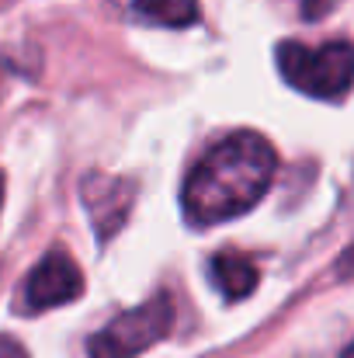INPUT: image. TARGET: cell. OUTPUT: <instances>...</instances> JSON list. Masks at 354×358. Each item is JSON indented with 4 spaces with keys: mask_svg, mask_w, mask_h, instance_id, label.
Instances as JSON below:
<instances>
[{
    "mask_svg": "<svg viewBox=\"0 0 354 358\" xmlns=\"http://www.w3.org/2000/svg\"><path fill=\"white\" fill-rule=\"evenodd\" d=\"M274 171V146L260 132H230L191 167L181 188L184 220L191 227H216L250 213L271 188Z\"/></svg>",
    "mask_w": 354,
    "mask_h": 358,
    "instance_id": "1",
    "label": "cell"
},
{
    "mask_svg": "<svg viewBox=\"0 0 354 358\" xmlns=\"http://www.w3.org/2000/svg\"><path fill=\"white\" fill-rule=\"evenodd\" d=\"M278 70L281 77L320 101H341L354 87V45L351 42H281L278 45Z\"/></svg>",
    "mask_w": 354,
    "mask_h": 358,
    "instance_id": "2",
    "label": "cell"
},
{
    "mask_svg": "<svg viewBox=\"0 0 354 358\" xmlns=\"http://www.w3.org/2000/svg\"><path fill=\"white\" fill-rule=\"evenodd\" d=\"M174 327V299L167 292H156L153 299H146L135 310H125L115 317L108 327H101L91 345V358H132L146 348H153L156 341H163Z\"/></svg>",
    "mask_w": 354,
    "mask_h": 358,
    "instance_id": "3",
    "label": "cell"
},
{
    "mask_svg": "<svg viewBox=\"0 0 354 358\" xmlns=\"http://www.w3.org/2000/svg\"><path fill=\"white\" fill-rule=\"evenodd\" d=\"M80 292H84V275L66 250H49L31 268V275L24 278V289H21L24 306L31 313H42L49 306H66Z\"/></svg>",
    "mask_w": 354,
    "mask_h": 358,
    "instance_id": "4",
    "label": "cell"
},
{
    "mask_svg": "<svg viewBox=\"0 0 354 358\" xmlns=\"http://www.w3.org/2000/svg\"><path fill=\"white\" fill-rule=\"evenodd\" d=\"M132 181H118V178H87L84 181V202L91 209V223L98 230V240H108L118 234V227L125 223L128 209H132Z\"/></svg>",
    "mask_w": 354,
    "mask_h": 358,
    "instance_id": "5",
    "label": "cell"
},
{
    "mask_svg": "<svg viewBox=\"0 0 354 358\" xmlns=\"http://www.w3.org/2000/svg\"><path fill=\"white\" fill-rule=\"evenodd\" d=\"M115 7L125 17L156 28H188L198 21V0H115Z\"/></svg>",
    "mask_w": 354,
    "mask_h": 358,
    "instance_id": "6",
    "label": "cell"
},
{
    "mask_svg": "<svg viewBox=\"0 0 354 358\" xmlns=\"http://www.w3.org/2000/svg\"><path fill=\"white\" fill-rule=\"evenodd\" d=\"M209 278H212V285L223 292V299L236 303V299H243V296L253 292L260 271H257V264H253L250 257H243V254H236V250H219V254H212V261H209Z\"/></svg>",
    "mask_w": 354,
    "mask_h": 358,
    "instance_id": "7",
    "label": "cell"
},
{
    "mask_svg": "<svg viewBox=\"0 0 354 358\" xmlns=\"http://www.w3.org/2000/svg\"><path fill=\"white\" fill-rule=\"evenodd\" d=\"M0 358H28V352L14 341V338H7V334H0Z\"/></svg>",
    "mask_w": 354,
    "mask_h": 358,
    "instance_id": "8",
    "label": "cell"
},
{
    "mask_svg": "<svg viewBox=\"0 0 354 358\" xmlns=\"http://www.w3.org/2000/svg\"><path fill=\"white\" fill-rule=\"evenodd\" d=\"M341 358H354V341L348 345V348H344V355H341Z\"/></svg>",
    "mask_w": 354,
    "mask_h": 358,
    "instance_id": "9",
    "label": "cell"
},
{
    "mask_svg": "<svg viewBox=\"0 0 354 358\" xmlns=\"http://www.w3.org/2000/svg\"><path fill=\"white\" fill-rule=\"evenodd\" d=\"M0 199H3V178H0Z\"/></svg>",
    "mask_w": 354,
    "mask_h": 358,
    "instance_id": "10",
    "label": "cell"
}]
</instances>
